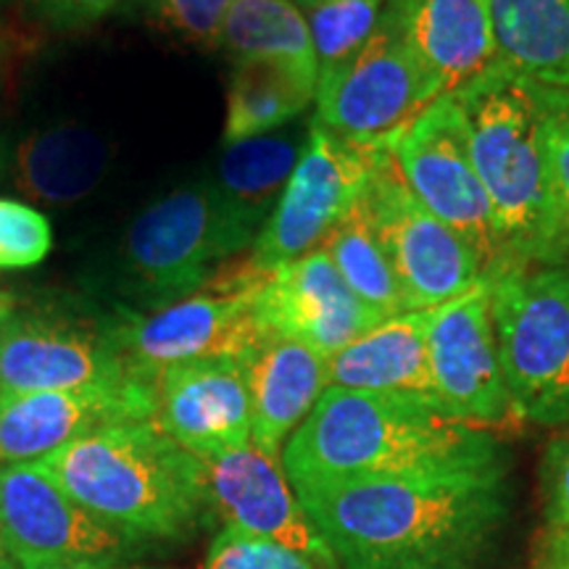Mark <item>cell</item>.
I'll return each mask as SVG.
<instances>
[{"label": "cell", "mask_w": 569, "mask_h": 569, "mask_svg": "<svg viewBox=\"0 0 569 569\" xmlns=\"http://www.w3.org/2000/svg\"><path fill=\"white\" fill-rule=\"evenodd\" d=\"M293 490L340 569H472L509 511L507 459Z\"/></svg>", "instance_id": "1"}, {"label": "cell", "mask_w": 569, "mask_h": 569, "mask_svg": "<svg viewBox=\"0 0 569 569\" xmlns=\"http://www.w3.org/2000/svg\"><path fill=\"white\" fill-rule=\"evenodd\" d=\"M507 459L488 430L411 396L330 386L288 438L280 461L290 486L407 475Z\"/></svg>", "instance_id": "2"}, {"label": "cell", "mask_w": 569, "mask_h": 569, "mask_svg": "<svg viewBox=\"0 0 569 569\" xmlns=\"http://www.w3.org/2000/svg\"><path fill=\"white\" fill-rule=\"evenodd\" d=\"M34 465L106 528L138 546L182 540L213 517L206 461L156 419L103 427Z\"/></svg>", "instance_id": "3"}, {"label": "cell", "mask_w": 569, "mask_h": 569, "mask_svg": "<svg viewBox=\"0 0 569 569\" xmlns=\"http://www.w3.org/2000/svg\"><path fill=\"white\" fill-rule=\"evenodd\" d=\"M451 96L493 209L496 272L543 267L551 234V188L536 84L493 63Z\"/></svg>", "instance_id": "4"}, {"label": "cell", "mask_w": 569, "mask_h": 569, "mask_svg": "<svg viewBox=\"0 0 569 569\" xmlns=\"http://www.w3.org/2000/svg\"><path fill=\"white\" fill-rule=\"evenodd\" d=\"M490 319L511 409L522 422H569V267L488 277Z\"/></svg>", "instance_id": "5"}, {"label": "cell", "mask_w": 569, "mask_h": 569, "mask_svg": "<svg viewBox=\"0 0 569 569\" xmlns=\"http://www.w3.org/2000/svg\"><path fill=\"white\" fill-rule=\"evenodd\" d=\"M269 272L246 259L213 272L198 293L153 315H113V338L130 375L156 382L167 369L188 361L240 359L264 330L256 319V301Z\"/></svg>", "instance_id": "6"}, {"label": "cell", "mask_w": 569, "mask_h": 569, "mask_svg": "<svg viewBox=\"0 0 569 569\" xmlns=\"http://www.w3.org/2000/svg\"><path fill=\"white\" fill-rule=\"evenodd\" d=\"M438 98L403 38L398 0H388L372 38L319 69L315 117L343 138L386 146Z\"/></svg>", "instance_id": "7"}, {"label": "cell", "mask_w": 569, "mask_h": 569, "mask_svg": "<svg viewBox=\"0 0 569 569\" xmlns=\"http://www.w3.org/2000/svg\"><path fill=\"white\" fill-rule=\"evenodd\" d=\"M365 203L409 311L438 309L488 277L478 251L411 193L388 146Z\"/></svg>", "instance_id": "8"}, {"label": "cell", "mask_w": 569, "mask_h": 569, "mask_svg": "<svg viewBox=\"0 0 569 569\" xmlns=\"http://www.w3.org/2000/svg\"><path fill=\"white\" fill-rule=\"evenodd\" d=\"M130 380L138 377L119 353L113 317H88L63 306H17L0 325L3 396L111 388Z\"/></svg>", "instance_id": "9"}, {"label": "cell", "mask_w": 569, "mask_h": 569, "mask_svg": "<svg viewBox=\"0 0 569 569\" xmlns=\"http://www.w3.org/2000/svg\"><path fill=\"white\" fill-rule=\"evenodd\" d=\"M386 146L343 138L311 119L301 159L253 246V264L274 269L322 246L327 232L365 198Z\"/></svg>", "instance_id": "10"}, {"label": "cell", "mask_w": 569, "mask_h": 569, "mask_svg": "<svg viewBox=\"0 0 569 569\" xmlns=\"http://www.w3.org/2000/svg\"><path fill=\"white\" fill-rule=\"evenodd\" d=\"M411 193L440 222L459 232L478 251L486 274L498 267L493 209L469 156L459 106L453 96L430 103L407 130L388 142Z\"/></svg>", "instance_id": "11"}, {"label": "cell", "mask_w": 569, "mask_h": 569, "mask_svg": "<svg viewBox=\"0 0 569 569\" xmlns=\"http://www.w3.org/2000/svg\"><path fill=\"white\" fill-rule=\"evenodd\" d=\"M0 530L19 569L113 565L138 546L82 509L40 465H0Z\"/></svg>", "instance_id": "12"}, {"label": "cell", "mask_w": 569, "mask_h": 569, "mask_svg": "<svg viewBox=\"0 0 569 569\" xmlns=\"http://www.w3.org/2000/svg\"><path fill=\"white\" fill-rule=\"evenodd\" d=\"M217 209L209 184H188L134 217L122 240V272L132 293L177 303L198 293L222 261Z\"/></svg>", "instance_id": "13"}, {"label": "cell", "mask_w": 569, "mask_h": 569, "mask_svg": "<svg viewBox=\"0 0 569 569\" xmlns=\"http://www.w3.org/2000/svg\"><path fill=\"white\" fill-rule=\"evenodd\" d=\"M430 372L438 403L461 422L490 430L515 417L490 319V282L430 309Z\"/></svg>", "instance_id": "14"}, {"label": "cell", "mask_w": 569, "mask_h": 569, "mask_svg": "<svg viewBox=\"0 0 569 569\" xmlns=\"http://www.w3.org/2000/svg\"><path fill=\"white\" fill-rule=\"evenodd\" d=\"M156 417V382L0 396V465H34L111 425Z\"/></svg>", "instance_id": "15"}, {"label": "cell", "mask_w": 569, "mask_h": 569, "mask_svg": "<svg viewBox=\"0 0 569 569\" xmlns=\"http://www.w3.org/2000/svg\"><path fill=\"white\" fill-rule=\"evenodd\" d=\"M256 319L264 330L298 340L325 359L380 325L322 246L269 272L256 301Z\"/></svg>", "instance_id": "16"}, {"label": "cell", "mask_w": 569, "mask_h": 569, "mask_svg": "<svg viewBox=\"0 0 569 569\" xmlns=\"http://www.w3.org/2000/svg\"><path fill=\"white\" fill-rule=\"evenodd\" d=\"M203 461L211 509L227 528L277 540L327 569H340L336 553L298 501L280 459L248 443Z\"/></svg>", "instance_id": "17"}, {"label": "cell", "mask_w": 569, "mask_h": 569, "mask_svg": "<svg viewBox=\"0 0 569 569\" xmlns=\"http://www.w3.org/2000/svg\"><path fill=\"white\" fill-rule=\"evenodd\" d=\"M156 425L201 459L251 443V401L238 359H198L156 380Z\"/></svg>", "instance_id": "18"}, {"label": "cell", "mask_w": 569, "mask_h": 569, "mask_svg": "<svg viewBox=\"0 0 569 569\" xmlns=\"http://www.w3.org/2000/svg\"><path fill=\"white\" fill-rule=\"evenodd\" d=\"M306 138L309 124H288L261 138L224 146L211 180L206 182L217 209L224 259L256 246L301 159Z\"/></svg>", "instance_id": "19"}, {"label": "cell", "mask_w": 569, "mask_h": 569, "mask_svg": "<svg viewBox=\"0 0 569 569\" xmlns=\"http://www.w3.org/2000/svg\"><path fill=\"white\" fill-rule=\"evenodd\" d=\"M238 365L251 401V443L280 459L288 438L330 388L327 359L298 340L261 330Z\"/></svg>", "instance_id": "20"}, {"label": "cell", "mask_w": 569, "mask_h": 569, "mask_svg": "<svg viewBox=\"0 0 569 569\" xmlns=\"http://www.w3.org/2000/svg\"><path fill=\"white\" fill-rule=\"evenodd\" d=\"M111 148L90 127L63 122L40 127L0 148V180L34 203L69 206L103 180Z\"/></svg>", "instance_id": "21"}, {"label": "cell", "mask_w": 569, "mask_h": 569, "mask_svg": "<svg viewBox=\"0 0 569 569\" xmlns=\"http://www.w3.org/2000/svg\"><path fill=\"white\" fill-rule=\"evenodd\" d=\"M398 9L411 56L438 96H451L498 61L490 0H398Z\"/></svg>", "instance_id": "22"}, {"label": "cell", "mask_w": 569, "mask_h": 569, "mask_svg": "<svg viewBox=\"0 0 569 569\" xmlns=\"http://www.w3.org/2000/svg\"><path fill=\"white\" fill-rule=\"evenodd\" d=\"M427 327H430V311H403L398 317L382 319L343 351L327 359V382L336 388L411 396L438 403L432 388Z\"/></svg>", "instance_id": "23"}, {"label": "cell", "mask_w": 569, "mask_h": 569, "mask_svg": "<svg viewBox=\"0 0 569 569\" xmlns=\"http://www.w3.org/2000/svg\"><path fill=\"white\" fill-rule=\"evenodd\" d=\"M319 67L280 59L232 63L227 90L224 146L293 124L317 101Z\"/></svg>", "instance_id": "24"}, {"label": "cell", "mask_w": 569, "mask_h": 569, "mask_svg": "<svg viewBox=\"0 0 569 569\" xmlns=\"http://www.w3.org/2000/svg\"><path fill=\"white\" fill-rule=\"evenodd\" d=\"M501 67L569 90V0H490Z\"/></svg>", "instance_id": "25"}, {"label": "cell", "mask_w": 569, "mask_h": 569, "mask_svg": "<svg viewBox=\"0 0 569 569\" xmlns=\"http://www.w3.org/2000/svg\"><path fill=\"white\" fill-rule=\"evenodd\" d=\"M217 51L232 63L280 59L319 67L306 11L293 0H234L219 30Z\"/></svg>", "instance_id": "26"}, {"label": "cell", "mask_w": 569, "mask_h": 569, "mask_svg": "<svg viewBox=\"0 0 569 569\" xmlns=\"http://www.w3.org/2000/svg\"><path fill=\"white\" fill-rule=\"evenodd\" d=\"M322 248L332 259V264L338 267L348 288L353 290V296L380 322L409 311L407 301H403L401 284H398L388 256L375 234L365 198L327 232Z\"/></svg>", "instance_id": "27"}, {"label": "cell", "mask_w": 569, "mask_h": 569, "mask_svg": "<svg viewBox=\"0 0 569 569\" xmlns=\"http://www.w3.org/2000/svg\"><path fill=\"white\" fill-rule=\"evenodd\" d=\"M536 84L551 188V234L543 267H569V90Z\"/></svg>", "instance_id": "28"}, {"label": "cell", "mask_w": 569, "mask_h": 569, "mask_svg": "<svg viewBox=\"0 0 569 569\" xmlns=\"http://www.w3.org/2000/svg\"><path fill=\"white\" fill-rule=\"evenodd\" d=\"M388 0H317L306 13L319 69L343 61L359 51L380 24Z\"/></svg>", "instance_id": "29"}, {"label": "cell", "mask_w": 569, "mask_h": 569, "mask_svg": "<svg viewBox=\"0 0 569 569\" xmlns=\"http://www.w3.org/2000/svg\"><path fill=\"white\" fill-rule=\"evenodd\" d=\"M151 24L190 46L217 48L227 11L234 0H132Z\"/></svg>", "instance_id": "30"}, {"label": "cell", "mask_w": 569, "mask_h": 569, "mask_svg": "<svg viewBox=\"0 0 569 569\" xmlns=\"http://www.w3.org/2000/svg\"><path fill=\"white\" fill-rule=\"evenodd\" d=\"M203 569H327L306 553L243 530L224 528L213 538Z\"/></svg>", "instance_id": "31"}, {"label": "cell", "mask_w": 569, "mask_h": 569, "mask_svg": "<svg viewBox=\"0 0 569 569\" xmlns=\"http://www.w3.org/2000/svg\"><path fill=\"white\" fill-rule=\"evenodd\" d=\"M51 248L53 232L46 213L13 198H0V272L40 264Z\"/></svg>", "instance_id": "32"}, {"label": "cell", "mask_w": 569, "mask_h": 569, "mask_svg": "<svg viewBox=\"0 0 569 569\" xmlns=\"http://www.w3.org/2000/svg\"><path fill=\"white\" fill-rule=\"evenodd\" d=\"M540 488L546 530H569V436L557 438L546 448Z\"/></svg>", "instance_id": "33"}, {"label": "cell", "mask_w": 569, "mask_h": 569, "mask_svg": "<svg viewBox=\"0 0 569 569\" xmlns=\"http://www.w3.org/2000/svg\"><path fill=\"white\" fill-rule=\"evenodd\" d=\"M34 17L59 32H74L96 24L117 9L119 0H27Z\"/></svg>", "instance_id": "34"}, {"label": "cell", "mask_w": 569, "mask_h": 569, "mask_svg": "<svg viewBox=\"0 0 569 569\" xmlns=\"http://www.w3.org/2000/svg\"><path fill=\"white\" fill-rule=\"evenodd\" d=\"M532 569H569V530H546L538 540Z\"/></svg>", "instance_id": "35"}, {"label": "cell", "mask_w": 569, "mask_h": 569, "mask_svg": "<svg viewBox=\"0 0 569 569\" xmlns=\"http://www.w3.org/2000/svg\"><path fill=\"white\" fill-rule=\"evenodd\" d=\"M17 306H19L17 296L9 293V290H3V288H0V325H3V319L9 317L11 311L17 309ZM0 396H3V390H0Z\"/></svg>", "instance_id": "36"}, {"label": "cell", "mask_w": 569, "mask_h": 569, "mask_svg": "<svg viewBox=\"0 0 569 569\" xmlns=\"http://www.w3.org/2000/svg\"><path fill=\"white\" fill-rule=\"evenodd\" d=\"M0 569H19L17 561H13V557H11V551H9V543H6L3 530H0Z\"/></svg>", "instance_id": "37"}, {"label": "cell", "mask_w": 569, "mask_h": 569, "mask_svg": "<svg viewBox=\"0 0 569 569\" xmlns=\"http://www.w3.org/2000/svg\"><path fill=\"white\" fill-rule=\"evenodd\" d=\"M77 569H153V567H127V565H119V561H113V565H88Z\"/></svg>", "instance_id": "38"}, {"label": "cell", "mask_w": 569, "mask_h": 569, "mask_svg": "<svg viewBox=\"0 0 569 569\" xmlns=\"http://www.w3.org/2000/svg\"><path fill=\"white\" fill-rule=\"evenodd\" d=\"M293 3L298 6V9H303L306 13H309L317 6V0H293Z\"/></svg>", "instance_id": "39"}, {"label": "cell", "mask_w": 569, "mask_h": 569, "mask_svg": "<svg viewBox=\"0 0 569 569\" xmlns=\"http://www.w3.org/2000/svg\"><path fill=\"white\" fill-rule=\"evenodd\" d=\"M6 3H11V0H0V9H3V6H6Z\"/></svg>", "instance_id": "40"}]
</instances>
